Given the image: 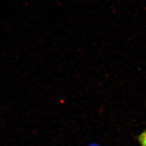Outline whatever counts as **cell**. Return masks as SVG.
I'll use <instances>...</instances> for the list:
<instances>
[{
    "label": "cell",
    "mask_w": 146,
    "mask_h": 146,
    "mask_svg": "<svg viewBox=\"0 0 146 146\" xmlns=\"http://www.w3.org/2000/svg\"><path fill=\"white\" fill-rule=\"evenodd\" d=\"M138 141L141 146H146V129L138 136Z\"/></svg>",
    "instance_id": "obj_1"
},
{
    "label": "cell",
    "mask_w": 146,
    "mask_h": 146,
    "mask_svg": "<svg viewBox=\"0 0 146 146\" xmlns=\"http://www.w3.org/2000/svg\"><path fill=\"white\" fill-rule=\"evenodd\" d=\"M98 146V145H95V144H92V145H90V146Z\"/></svg>",
    "instance_id": "obj_2"
}]
</instances>
